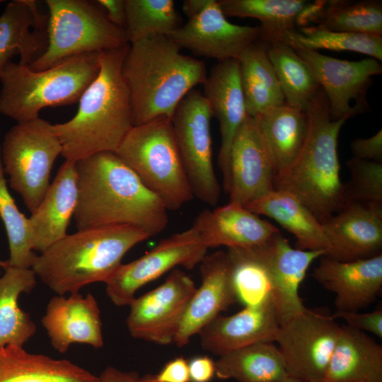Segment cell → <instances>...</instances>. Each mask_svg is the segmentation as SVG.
<instances>
[{
  "label": "cell",
  "instance_id": "6da1fadb",
  "mask_svg": "<svg viewBox=\"0 0 382 382\" xmlns=\"http://www.w3.org/2000/svg\"><path fill=\"white\" fill-rule=\"evenodd\" d=\"M76 168L78 199L73 218L77 230L131 225L152 237L166 227L165 203L114 152L81 159Z\"/></svg>",
  "mask_w": 382,
  "mask_h": 382
},
{
  "label": "cell",
  "instance_id": "7a4b0ae2",
  "mask_svg": "<svg viewBox=\"0 0 382 382\" xmlns=\"http://www.w3.org/2000/svg\"><path fill=\"white\" fill-rule=\"evenodd\" d=\"M129 45L100 54L99 72L82 93L76 115L52 125L65 161L76 163L98 153H115L134 126L122 72Z\"/></svg>",
  "mask_w": 382,
  "mask_h": 382
},
{
  "label": "cell",
  "instance_id": "3957f363",
  "mask_svg": "<svg viewBox=\"0 0 382 382\" xmlns=\"http://www.w3.org/2000/svg\"><path fill=\"white\" fill-rule=\"evenodd\" d=\"M166 35L129 45L122 72L127 86L133 125L172 118L182 99L207 77L203 61L185 55Z\"/></svg>",
  "mask_w": 382,
  "mask_h": 382
},
{
  "label": "cell",
  "instance_id": "277c9868",
  "mask_svg": "<svg viewBox=\"0 0 382 382\" xmlns=\"http://www.w3.org/2000/svg\"><path fill=\"white\" fill-rule=\"evenodd\" d=\"M150 237L131 225L77 230L37 255L31 268L56 294H76L87 284L106 283L122 265L125 255Z\"/></svg>",
  "mask_w": 382,
  "mask_h": 382
},
{
  "label": "cell",
  "instance_id": "5b68a950",
  "mask_svg": "<svg viewBox=\"0 0 382 382\" xmlns=\"http://www.w3.org/2000/svg\"><path fill=\"white\" fill-rule=\"evenodd\" d=\"M306 112L308 129L303 146L293 163L276 175L274 187L295 195L323 224L345 204L337 141L347 120L331 118L321 88Z\"/></svg>",
  "mask_w": 382,
  "mask_h": 382
},
{
  "label": "cell",
  "instance_id": "8992f818",
  "mask_svg": "<svg viewBox=\"0 0 382 382\" xmlns=\"http://www.w3.org/2000/svg\"><path fill=\"white\" fill-rule=\"evenodd\" d=\"M100 54L72 57L42 70L8 62L0 78V115L21 123L40 117L45 108L79 102L99 72Z\"/></svg>",
  "mask_w": 382,
  "mask_h": 382
},
{
  "label": "cell",
  "instance_id": "52a82bcc",
  "mask_svg": "<svg viewBox=\"0 0 382 382\" xmlns=\"http://www.w3.org/2000/svg\"><path fill=\"white\" fill-rule=\"evenodd\" d=\"M115 154L168 210L178 209L194 198L170 118L162 116L133 126Z\"/></svg>",
  "mask_w": 382,
  "mask_h": 382
},
{
  "label": "cell",
  "instance_id": "ba28073f",
  "mask_svg": "<svg viewBox=\"0 0 382 382\" xmlns=\"http://www.w3.org/2000/svg\"><path fill=\"white\" fill-rule=\"evenodd\" d=\"M48 45L29 67L42 70L68 58L129 45L124 28L110 23L96 1L46 0Z\"/></svg>",
  "mask_w": 382,
  "mask_h": 382
},
{
  "label": "cell",
  "instance_id": "9c48e42d",
  "mask_svg": "<svg viewBox=\"0 0 382 382\" xmlns=\"http://www.w3.org/2000/svg\"><path fill=\"white\" fill-rule=\"evenodd\" d=\"M62 151L52 125L40 117L17 123L1 143V162L9 185L31 214L45 197L52 166Z\"/></svg>",
  "mask_w": 382,
  "mask_h": 382
},
{
  "label": "cell",
  "instance_id": "30bf717a",
  "mask_svg": "<svg viewBox=\"0 0 382 382\" xmlns=\"http://www.w3.org/2000/svg\"><path fill=\"white\" fill-rule=\"evenodd\" d=\"M210 105L193 89L179 103L171 118L173 132L194 197L210 206L220 198L221 187L213 166Z\"/></svg>",
  "mask_w": 382,
  "mask_h": 382
},
{
  "label": "cell",
  "instance_id": "8fae6325",
  "mask_svg": "<svg viewBox=\"0 0 382 382\" xmlns=\"http://www.w3.org/2000/svg\"><path fill=\"white\" fill-rule=\"evenodd\" d=\"M341 325L323 309L306 308L279 326L274 342L289 376L301 382H320Z\"/></svg>",
  "mask_w": 382,
  "mask_h": 382
},
{
  "label": "cell",
  "instance_id": "7c38bea8",
  "mask_svg": "<svg viewBox=\"0 0 382 382\" xmlns=\"http://www.w3.org/2000/svg\"><path fill=\"white\" fill-rule=\"evenodd\" d=\"M207 250L192 226L172 234L138 259L122 264L105 283L107 295L117 306H129L141 286L177 266L193 269Z\"/></svg>",
  "mask_w": 382,
  "mask_h": 382
},
{
  "label": "cell",
  "instance_id": "4fadbf2b",
  "mask_svg": "<svg viewBox=\"0 0 382 382\" xmlns=\"http://www.w3.org/2000/svg\"><path fill=\"white\" fill-rule=\"evenodd\" d=\"M196 289L190 276L173 269L163 284L129 305L127 326L130 335L160 345L173 342Z\"/></svg>",
  "mask_w": 382,
  "mask_h": 382
},
{
  "label": "cell",
  "instance_id": "5bb4252c",
  "mask_svg": "<svg viewBox=\"0 0 382 382\" xmlns=\"http://www.w3.org/2000/svg\"><path fill=\"white\" fill-rule=\"evenodd\" d=\"M292 47L314 73L327 98L332 120H347L368 109L366 94L372 77L382 73L379 61L371 57L347 61L316 50Z\"/></svg>",
  "mask_w": 382,
  "mask_h": 382
},
{
  "label": "cell",
  "instance_id": "9a60e30c",
  "mask_svg": "<svg viewBox=\"0 0 382 382\" xmlns=\"http://www.w3.org/2000/svg\"><path fill=\"white\" fill-rule=\"evenodd\" d=\"M260 26L239 25L230 23L218 1L209 0L196 16L168 37L181 49L197 56L217 59H238L242 53L260 40Z\"/></svg>",
  "mask_w": 382,
  "mask_h": 382
},
{
  "label": "cell",
  "instance_id": "2e32d148",
  "mask_svg": "<svg viewBox=\"0 0 382 382\" xmlns=\"http://www.w3.org/2000/svg\"><path fill=\"white\" fill-rule=\"evenodd\" d=\"M275 163L256 119L248 115L231 149L229 202L243 207L274 190Z\"/></svg>",
  "mask_w": 382,
  "mask_h": 382
},
{
  "label": "cell",
  "instance_id": "e0dca14e",
  "mask_svg": "<svg viewBox=\"0 0 382 382\" xmlns=\"http://www.w3.org/2000/svg\"><path fill=\"white\" fill-rule=\"evenodd\" d=\"M255 247L268 270L271 300L282 325L306 308L299 295L300 285L311 265L325 253L294 248L279 231Z\"/></svg>",
  "mask_w": 382,
  "mask_h": 382
},
{
  "label": "cell",
  "instance_id": "ac0fdd59",
  "mask_svg": "<svg viewBox=\"0 0 382 382\" xmlns=\"http://www.w3.org/2000/svg\"><path fill=\"white\" fill-rule=\"evenodd\" d=\"M202 94L219 122L221 146L218 165L224 190L230 185V154L234 138L248 116L238 59L219 62L203 83Z\"/></svg>",
  "mask_w": 382,
  "mask_h": 382
},
{
  "label": "cell",
  "instance_id": "d6986e66",
  "mask_svg": "<svg viewBox=\"0 0 382 382\" xmlns=\"http://www.w3.org/2000/svg\"><path fill=\"white\" fill-rule=\"evenodd\" d=\"M313 277L335 294L339 311H359L372 303L382 288V253L352 261L320 257Z\"/></svg>",
  "mask_w": 382,
  "mask_h": 382
},
{
  "label": "cell",
  "instance_id": "ffe728a7",
  "mask_svg": "<svg viewBox=\"0 0 382 382\" xmlns=\"http://www.w3.org/2000/svg\"><path fill=\"white\" fill-rule=\"evenodd\" d=\"M330 257L352 261L381 254L382 205L346 202L322 224Z\"/></svg>",
  "mask_w": 382,
  "mask_h": 382
},
{
  "label": "cell",
  "instance_id": "44dd1931",
  "mask_svg": "<svg viewBox=\"0 0 382 382\" xmlns=\"http://www.w3.org/2000/svg\"><path fill=\"white\" fill-rule=\"evenodd\" d=\"M199 265L201 284L189 302L174 339L178 347L187 345L205 325L237 302L226 252L206 255Z\"/></svg>",
  "mask_w": 382,
  "mask_h": 382
},
{
  "label": "cell",
  "instance_id": "7402d4cb",
  "mask_svg": "<svg viewBox=\"0 0 382 382\" xmlns=\"http://www.w3.org/2000/svg\"><path fill=\"white\" fill-rule=\"evenodd\" d=\"M279 323L272 300L258 306H245L231 316L219 315L199 332L206 351L219 357L262 342H274Z\"/></svg>",
  "mask_w": 382,
  "mask_h": 382
},
{
  "label": "cell",
  "instance_id": "603a6c76",
  "mask_svg": "<svg viewBox=\"0 0 382 382\" xmlns=\"http://www.w3.org/2000/svg\"><path fill=\"white\" fill-rule=\"evenodd\" d=\"M52 346L66 352L73 343H83L100 348L103 346L100 311L95 297L79 293L66 298L52 297L41 320Z\"/></svg>",
  "mask_w": 382,
  "mask_h": 382
},
{
  "label": "cell",
  "instance_id": "cb8c5ba5",
  "mask_svg": "<svg viewBox=\"0 0 382 382\" xmlns=\"http://www.w3.org/2000/svg\"><path fill=\"white\" fill-rule=\"evenodd\" d=\"M192 227L207 248H250L264 243L279 231L267 220L232 202L212 210H203Z\"/></svg>",
  "mask_w": 382,
  "mask_h": 382
},
{
  "label": "cell",
  "instance_id": "d4e9b609",
  "mask_svg": "<svg viewBox=\"0 0 382 382\" xmlns=\"http://www.w3.org/2000/svg\"><path fill=\"white\" fill-rule=\"evenodd\" d=\"M48 45V15L41 13L35 0H13L0 15V78L12 57L30 66Z\"/></svg>",
  "mask_w": 382,
  "mask_h": 382
},
{
  "label": "cell",
  "instance_id": "484cf974",
  "mask_svg": "<svg viewBox=\"0 0 382 382\" xmlns=\"http://www.w3.org/2000/svg\"><path fill=\"white\" fill-rule=\"evenodd\" d=\"M78 199L76 163L65 161L41 203L28 218L33 250L42 253L67 235Z\"/></svg>",
  "mask_w": 382,
  "mask_h": 382
},
{
  "label": "cell",
  "instance_id": "4316f807",
  "mask_svg": "<svg viewBox=\"0 0 382 382\" xmlns=\"http://www.w3.org/2000/svg\"><path fill=\"white\" fill-rule=\"evenodd\" d=\"M219 6L227 16L253 18L261 25L260 40H281L296 27L316 22L325 1L305 0H220Z\"/></svg>",
  "mask_w": 382,
  "mask_h": 382
},
{
  "label": "cell",
  "instance_id": "83f0119b",
  "mask_svg": "<svg viewBox=\"0 0 382 382\" xmlns=\"http://www.w3.org/2000/svg\"><path fill=\"white\" fill-rule=\"evenodd\" d=\"M326 382H382V346L365 332L341 325Z\"/></svg>",
  "mask_w": 382,
  "mask_h": 382
},
{
  "label": "cell",
  "instance_id": "f1b7e54d",
  "mask_svg": "<svg viewBox=\"0 0 382 382\" xmlns=\"http://www.w3.org/2000/svg\"><path fill=\"white\" fill-rule=\"evenodd\" d=\"M244 207L272 219L292 233L296 238V248L321 250L328 255L330 244L323 225L293 194L274 189Z\"/></svg>",
  "mask_w": 382,
  "mask_h": 382
},
{
  "label": "cell",
  "instance_id": "f546056e",
  "mask_svg": "<svg viewBox=\"0 0 382 382\" xmlns=\"http://www.w3.org/2000/svg\"><path fill=\"white\" fill-rule=\"evenodd\" d=\"M0 382H99V377L69 360L8 345L0 348Z\"/></svg>",
  "mask_w": 382,
  "mask_h": 382
},
{
  "label": "cell",
  "instance_id": "4dcf8cb0",
  "mask_svg": "<svg viewBox=\"0 0 382 382\" xmlns=\"http://www.w3.org/2000/svg\"><path fill=\"white\" fill-rule=\"evenodd\" d=\"M238 60L248 115L255 117L270 108L285 103L265 42L259 40L252 44Z\"/></svg>",
  "mask_w": 382,
  "mask_h": 382
},
{
  "label": "cell",
  "instance_id": "1f68e13d",
  "mask_svg": "<svg viewBox=\"0 0 382 382\" xmlns=\"http://www.w3.org/2000/svg\"><path fill=\"white\" fill-rule=\"evenodd\" d=\"M255 118L273 156L277 175L293 163L303 146L308 129L307 112L285 103Z\"/></svg>",
  "mask_w": 382,
  "mask_h": 382
},
{
  "label": "cell",
  "instance_id": "d6a6232c",
  "mask_svg": "<svg viewBox=\"0 0 382 382\" xmlns=\"http://www.w3.org/2000/svg\"><path fill=\"white\" fill-rule=\"evenodd\" d=\"M0 277V348L8 345L23 347L36 332L30 315L18 306L22 293L30 294L36 285L32 268L8 265Z\"/></svg>",
  "mask_w": 382,
  "mask_h": 382
},
{
  "label": "cell",
  "instance_id": "836d02e7",
  "mask_svg": "<svg viewBox=\"0 0 382 382\" xmlns=\"http://www.w3.org/2000/svg\"><path fill=\"white\" fill-rule=\"evenodd\" d=\"M220 379L272 382L288 376L283 358L272 342L253 344L219 357L215 361Z\"/></svg>",
  "mask_w": 382,
  "mask_h": 382
},
{
  "label": "cell",
  "instance_id": "e575fe53",
  "mask_svg": "<svg viewBox=\"0 0 382 382\" xmlns=\"http://www.w3.org/2000/svg\"><path fill=\"white\" fill-rule=\"evenodd\" d=\"M265 43L285 103L306 112L321 88L311 68L288 43L280 40Z\"/></svg>",
  "mask_w": 382,
  "mask_h": 382
},
{
  "label": "cell",
  "instance_id": "d590c367",
  "mask_svg": "<svg viewBox=\"0 0 382 382\" xmlns=\"http://www.w3.org/2000/svg\"><path fill=\"white\" fill-rule=\"evenodd\" d=\"M226 254L237 301L245 307L258 306L271 299L270 274L256 247L227 248Z\"/></svg>",
  "mask_w": 382,
  "mask_h": 382
},
{
  "label": "cell",
  "instance_id": "8d00e7d4",
  "mask_svg": "<svg viewBox=\"0 0 382 382\" xmlns=\"http://www.w3.org/2000/svg\"><path fill=\"white\" fill-rule=\"evenodd\" d=\"M280 40L306 50L352 51L382 60V35L332 31L318 25H307L286 33Z\"/></svg>",
  "mask_w": 382,
  "mask_h": 382
},
{
  "label": "cell",
  "instance_id": "74e56055",
  "mask_svg": "<svg viewBox=\"0 0 382 382\" xmlns=\"http://www.w3.org/2000/svg\"><path fill=\"white\" fill-rule=\"evenodd\" d=\"M316 23L332 31L382 35V3L376 0L325 1Z\"/></svg>",
  "mask_w": 382,
  "mask_h": 382
},
{
  "label": "cell",
  "instance_id": "f35d334b",
  "mask_svg": "<svg viewBox=\"0 0 382 382\" xmlns=\"http://www.w3.org/2000/svg\"><path fill=\"white\" fill-rule=\"evenodd\" d=\"M125 9L129 44L152 36H169L182 25L172 0H125Z\"/></svg>",
  "mask_w": 382,
  "mask_h": 382
},
{
  "label": "cell",
  "instance_id": "ab89813d",
  "mask_svg": "<svg viewBox=\"0 0 382 382\" xmlns=\"http://www.w3.org/2000/svg\"><path fill=\"white\" fill-rule=\"evenodd\" d=\"M0 139V217L4 224L9 247V266L31 268L37 255L32 248L28 218L22 214L10 194L1 162Z\"/></svg>",
  "mask_w": 382,
  "mask_h": 382
},
{
  "label": "cell",
  "instance_id": "60d3db41",
  "mask_svg": "<svg viewBox=\"0 0 382 382\" xmlns=\"http://www.w3.org/2000/svg\"><path fill=\"white\" fill-rule=\"evenodd\" d=\"M351 178L344 187L346 202L382 205V163L350 158Z\"/></svg>",
  "mask_w": 382,
  "mask_h": 382
},
{
  "label": "cell",
  "instance_id": "b9f144b4",
  "mask_svg": "<svg viewBox=\"0 0 382 382\" xmlns=\"http://www.w3.org/2000/svg\"><path fill=\"white\" fill-rule=\"evenodd\" d=\"M333 316L345 321L346 325L363 332H369L382 338V310L371 312L336 311Z\"/></svg>",
  "mask_w": 382,
  "mask_h": 382
},
{
  "label": "cell",
  "instance_id": "7bdbcfd3",
  "mask_svg": "<svg viewBox=\"0 0 382 382\" xmlns=\"http://www.w3.org/2000/svg\"><path fill=\"white\" fill-rule=\"evenodd\" d=\"M352 158L382 163V130L368 138H356L350 144Z\"/></svg>",
  "mask_w": 382,
  "mask_h": 382
},
{
  "label": "cell",
  "instance_id": "ee69618b",
  "mask_svg": "<svg viewBox=\"0 0 382 382\" xmlns=\"http://www.w3.org/2000/svg\"><path fill=\"white\" fill-rule=\"evenodd\" d=\"M156 382H189L188 361L182 357L168 361L156 375Z\"/></svg>",
  "mask_w": 382,
  "mask_h": 382
},
{
  "label": "cell",
  "instance_id": "f6af8a7d",
  "mask_svg": "<svg viewBox=\"0 0 382 382\" xmlns=\"http://www.w3.org/2000/svg\"><path fill=\"white\" fill-rule=\"evenodd\" d=\"M190 381L209 382L216 374L215 361L207 356L197 357L188 362Z\"/></svg>",
  "mask_w": 382,
  "mask_h": 382
},
{
  "label": "cell",
  "instance_id": "bcb514c9",
  "mask_svg": "<svg viewBox=\"0 0 382 382\" xmlns=\"http://www.w3.org/2000/svg\"><path fill=\"white\" fill-rule=\"evenodd\" d=\"M96 2L103 10L110 23L120 28H125V0H97Z\"/></svg>",
  "mask_w": 382,
  "mask_h": 382
},
{
  "label": "cell",
  "instance_id": "7dc6e473",
  "mask_svg": "<svg viewBox=\"0 0 382 382\" xmlns=\"http://www.w3.org/2000/svg\"><path fill=\"white\" fill-rule=\"evenodd\" d=\"M139 375L136 371H122L115 367H106L99 376V382H136Z\"/></svg>",
  "mask_w": 382,
  "mask_h": 382
},
{
  "label": "cell",
  "instance_id": "c3c4849f",
  "mask_svg": "<svg viewBox=\"0 0 382 382\" xmlns=\"http://www.w3.org/2000/svg\"><path fill=\"white\" fill-rule=\"evenodd\" d=\"M209 0H186L183 3V11L189 19L198 15L207 6Z\"/></svg>",
  "mask_w": 382,
  "mask_h": 382
},
{
  "label": "cell",
  "instance_id": "681fc988",
  "mask_svg": "<svg viewBox=\"0 0 382 382\" xmlns=\"http://www.w3.org/2000/svg\"><path fill=\"white\" fill-rule=\"evenodd\" d=\"M136 382H156L154 375L146 374L143 376H139Z\"/></svg>",
  "mask_w": 382,
  "mask_h": 382
},
{
  "label": "cell",
  "instance_id": "f907efd6",
  "mask_svg": "<svg viewBox=\"0 0 382 382\" xmlns=\"http://www.w3.org/2000/svg\"><path fill=\"white\" fill-rule=\"evenodd\" d=\"M272 382H301V381L294 377L288 376L284 378H282L281 380L276 381H272Z\"/></svg>",
  "mask_w": 382,
  "mask_h": 382
},
{
  "label": "cell",
  "instance_id": "816d5d0a",
  "mask_svg": "<svg viewBox=\"0 0 382 382\" xmlns=\"http://www.w3.org/2000/svg\"><path fill=\"white\" fill-rule=\"evenodd\" d=\"M8 265V261H2L0 260V268L3 267L4 269H5Z\"/></svg>",
  "mask_w": 382,
  "mask_h": 382
},
{
  "label": "cell",
  "instance_id": "f5cc1de1",
  "mask_svg": "<svg viewBox=\"0 0 382 382\" xmlns=\"http://www.w3.org/2000/svg\"><path fill=\"white\" fill-rule=\"evenodd\" d=\"M320 382H326V381H320Z\"/></svg>",
  "mask_w": 382,
  "mask_h": 382
}]
</instances>
